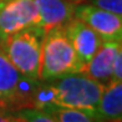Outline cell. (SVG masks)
<instances>
[{
	"mask_svg": "<svg viewBox=\"0 0 122 122\" xmlns=\"http://www.w3.org/2000/svg\"><path fill=\"white\" fill-rule=\"evenodd\" d=\"M69 1H72V3H82V1H85V0H69Z\"/></svg>",
	"mask_w": 122,
	"mask_h": 122,
	"instance_id": "obj_16",
	"label": "cell"
},
{
	"mask_svg": "<svg viewBox=\"0 0 122 122\" xmlns=\"http://www.w3.org/2000/svg\"><path fill=\"white\" fill-rule=\"evenodd\" d=\"M103 85L82 72L66 75L50 81L37 84L32 107L42 108L49 105L66 108H75L95 116Z\"/></svg>",
	"mask_w": 122,
	"mask_h": 122,
	"instance_id": "obj_1",
	"label": "cell"
},
{
	"mask_svg": "<svg viewBox=\"0 0 122 122\" xmlns=\"http://www.w3.org/2000/svg\"><path fill=\"white\" fill-rule=\"evenodd\" d=\"M74 18L84 21L95 30L102 41H122V16L96 8L91 4L75 6Z\"/></svg>",
	"mask_w": 122,
	"mask_h": 122,
	"instance_id": "obj_6",
	"label": "cell"
},
{
	"mask_svg": "<svg viewBox=\"0 0 122 122\" xmlns=\"http://www.w3.org/2000/svg\"><path fill=\"white\" fill-rule=\"evenodd\" d=\"M41 110H44L49 115H51L56 120V122H98L95 120L93 116L75 108H66V107L49 105V106L42 107Z\"/></svg>",
	"mask_w": 122,
	"mask_h": 122,
	"instance_id": "obj_11",
	"label": "cell"
},
{
	"mask_svg": "<svg viewBox=\"0 0 122 122\" xmlns=\"http://www.w3.org/2000/svg\"><path fill=\"white\" fill-rule=\"evenodd\" d=\"M111 81H122V51L117 54L113 62L112 80Z\"/></svg>",
	"mask_w": 122,
	"mask_h": 122,
	"instance_id": "obj_15",
	"label": "cell"
},
{
	"mask_svg": "<svg viewBox=\"0 0 122 122\" xmlns=\"http://www.w3.org/2000/svg\"><path fill=\"white\" fill-rule=\"evenodd\" d=\"M64 27L80 61L86 65L101 46L102 39L95 30L76 18H72Z\"/></svg>",
	"mask_w": 122,
	"mask_h": 122,
	"instance_id": "obj_7",
	"label": "cell"
},
{
	"mask_svg": "<svg viewBox=\"0 0 122 122\" xmlns=\"http://www.w3.org/2000/svg\"><path fill=\"white\" fill-rule=\"evenodd\" d=\"M24 122H56L51 115H49L41 108H35V107H26L15 111Z\"/></svg>",
	"mask_w": 122,
	"mask_h": 122,
	"instance_id": "obj_12",
	"label": "cell"
},
{
	"mask_svg": "<svg viewBox=\"0 0 122 122\" xmlns=\"http://www.w3.org/2000/svg\"><path fill=\"white\" fill-rule=\"evenodd\" d=\"M0 122H24V120L15 111H9L0 107Z\"/></svg>",
	"mask_w": 122,
	"mask_h": 122,
	"instance_id": "obj_14",
	"label": "cell"
},
{
	"mask_svg": "<svg viewBox=\"0 0 122 122\" xmlns=\"http://www.w3.org/2000/svg\"><path fill=\"white\" fill-rule=\"evenodd\" d=\"M121 51L122 41H102L96 54L85 65L82 74L106 86L112 80L113 62Z\"/></svg>",
	"mask_w": 122,
	"mask_h": 122,
	"instance_id": "obj_8",
	"label": "cell"
},
{
	"mask_svg": "<svg viewBox=\"0 0 122 122\" xmlns=\"http://www.w3.org/2000/svg\"><path fill=\"white\" fill-rule=\"evenodd\" d=\"M85 65L80 61L71 45L65 27H55L46 32L42 40L40 81H50L66 75L82 72Z\"/></svg>",
	"mask_w": 122,
	"mask_h": 122,
	"instance_id": "obj_2",
	"label": "cell"
},
{
	"mask_svg": "<svg viewBox=\"0 0 122 122\" xmlns=\"http://www.w3.org/2000/svg\"><path fill=\"white\" fill-rule=\"evenodd\" d=\"M44 31L37 26L10 35L0 49L19 72L32 81H40Z\"/></svg>",
	"mask_w": 122,
	"mask_h": 122,
	"instance_id": "obj_3",
	"label": "cell"
},
{
	"mask_svg": "<svg viewBox=\"0 0 122 122\" xmlns=\"http://www.w3.org/2000/svg\"><path fill=\"white\" fill-rule=\"evenodd\" d=\"M90 1L93 6L122 16V0H90Z\"/></svg>",
	"mask_w": 122,
	"mask_h": 122,
	"instance_id": "obj_13",
	"label": "cell"
},
{
	"mask_svg": "<svg viewBox=\"0 0 122 122\" xmlns=\"http://www.w3.org/2000/svg\"><path fill=\"white\" fill-rule=\"evenodd\" d=\"M39 27L35 0H0V45L26 27Z\"/></svg>",
	"mask_w": 122,
	"mask_h": 122,
	"instance_id": "obj_5",
	"label": "cell"
},
{
	"mask_svg": "<svg viewBox=\"0 0 122 122\" xmlns=\"http://www.w3.org/2000/svg\"><path fill=\"white\" fill-rule=\"evenodd\" d=\"M39 82L21 75L0 49V107L9 111L32 107Z\"/></svg>",
	"mask_w": 122,
	"mask_h": 122,
	"instance_id": "obj_4",
	"label": "cell"
},
{
	"mask_svg": "<svg viewBox=\"0 0 122 122\" xmlns=\"http://www.w3.org/2000/svg\"><path fill=\"white\" fill-rule=\"evenodd\" d=\"M93 117L98 122H122V81H111L103 87Z\"/></svg>",
	"mask_w": 122,
	"mask_h": 122,
	"instance_id": "obj_10",
	"label": "cell"
},
{
	"mask_svg": "<svg viewBox=\"0 0 122 122\" xmlns=\"http://www.w3.org/2000/svg\"><path fill=\"white\" fill-rule=\"evenodd\" d=\"M39 13V27L44 34L65 26L74 18L76 3L69 0H35Z\"/></svg>",
	"mask_w": 122,
	"mask_h": 122,
	"instance_id": "obj_9",
	"label": "cell"
}]
</instances>
